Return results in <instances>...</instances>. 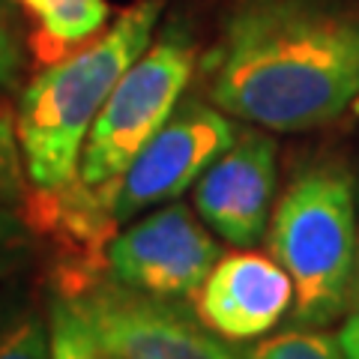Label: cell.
I'll return each mask as SVG.
<instances>
[{
    "label": "cell",
    "instance_id": "6da1fadb",
    "mask_svg": "<svg viewBox=\"0 0 359 359\" xmlns=\"http://www.w3.org/2000/svg\"><path fill=\"white\" fill-rule=\"evenodd\" d=\"M210 99L233 120L309 132L359 99V9L237 0L207 57Z\"/></svg>",
    "mask_w": 359,
    "mask_h": 359
},
{
    "label": "cell",
    "instance_id": "7a4b0ae2",
    "mask_svg": "<svg viewBox=\"0 0 359 359\" xmlns=\"http://www.w3.org/2000/svg\"><path fill=\"white\" fill-rule=\"evenodd\" d=\"M165 0H138L87 48L66 54L25 87L15 135L27 183L57 195L78 177L90 126L114 93L123 72L150 48Z\"/></svg>",
    "mask_w": 359,
    "mask_h": 359
},
{
    "label": "cell",
    "instance_id": "3957f363",
    "mask_svg": "<svg viewBox=\"0 0 359 359\" xmlns=\"http://www.w3.org/2000/svg\"><path fill=\"white\" fill-rule=\"evenodd\" d=\"M266 245L294 282L297 327L341 320L359 287V228L351 174L332 162L297 174L269 216Z\"/></svg>",
    "mask_w": 359,
    "mask_h": 359
},
{
    "label": "cell",
    "instance_id": "277c9868",
    "mask_svg": "<svg viewBox=\"0 0 359 359\" xmlns=\"http://www.w3.org/2000/svg\"><path fill=\"white\" fill-rule=\"evenodd\" d=\"M108 359H245L186 299H159L111 276H66L51 299Z\"/></svg>",
    "mask_w": 359,
    "mask_h": 359
},
{
    "label": "cell",
    "instance_id": "5b68a950",
    "mask_svg": "<svg viewBox=\"0 0 359 359\" xmlns=\"http://www.w3.org/2000/svg\"><path fill=\"white\" fill-rule=\"evenodd\" d=\"M237 138V123L222 108L204 102L177 105L117 180L102 189H63L69 192L66 219L75 228L123 224L150 207L177 201Z\"/></svg>",
    "mask_w": 359,
    "mask_h": 359
},
{
    "label": "cell",
    "instance_id": "8992f818",
    "mask_svg": "<svg viewBox=\"0 0 359 359\" xmlns=\"http://www.w3.org/2000/svg\"><path fill=\"white\" fill-rule=\"evenodd\" d=\"M195 69L192 39L171 30L135 60L87 132L75 189H102L117 180L144 144L177 111Z\"/></svg>",
    "mask_w": 359,
    "mask_h": 359
},
{
    "label": "cell",
    "instance_id": "52a82bcc",
    "mask_svg": "<svg viewBox=\"0 0 359 359\" xmlns=\"http://www.w3.org/2000/svg\"><path fill=\"white\" fill-rule=\"evenodd\" d=\"M216 264L219 243L192 210L174 201L132 222L105 245L108 276L159 299L198 297Z\"/></svg>",
    "mask_w": 359,
    "mask_h": 359
},
{
    "label": "cell",
    "instance_id": "ba28073f",
    "mask_svg": "<svg viewBox=\"0 0 359 359\" xmlns=\"http://www.w3.org/2000/svg\"><path fill=\"white\" fill-rule=\"evenodd\" d=\"M276 195V141L245 132L195 183V210L224 243L252 249L266 237Z\"/></svg>",
    "mask_w": 359,
    "mask_h": 359
},
{
    "label": "cell",
    "instance_id": "9c48e42d",
    "mask_svg": "<svg viewBox=\"0 0 359 359\" xmlns=\"http://www.w3.org/2000/svg\"><path fill=\"white\" fill-rule=\"evenodd\" d=\"M294 309V282L276 257L237 252L219 257L198 290V314L231 341H252L276 330Z\"/></svg>",
    "mask_w": 359,
    "mask_h": 359
},
{
    "label": "cell",
    "instance_id": "30bf717a",
    "mask_svg": "<svg viewBox=\"0 0 359 359\" xmlns=\"http://www.w3.org/2000/svg\"><path fill=\"white\" fill-rule=\"evenodd\" d=\"M36 21V48L45 60H60L63 51L93 39L108 25V0H21Z\"/></svg>",
    "mask_w": 359,
    "mask_h": 359
},
{
    "label": "cell",
    "instance_id": "8fae6325",
    "mask_svg": "<svg viewBox=\"0 0 359 359\" xmlns=\"http://www.w3.org/2000/svg\"><path fill=\"white\" fill-rule=\"evenodd\" d=\"M0 359H51L48 309L27 294L0 297Z\"/></svg>",
    "mask_w": 359,
    "mask_h": 359
},
{
    "label": "cell",
    "instance_id": "7c38bea8",
    "mask_svg": "<svg viewBox=\"0 0 359 359\" xmlns=\"http://www.w3.org/2000/svg\"><path fill=\"white\" fill-rule=\"evenodd\" d=\"M245 359H347L339 332L320 327H294L245 351Z\"/></svg>",
    "mask_w": 359,
    "mask_h": 359
},
{
    "label": "cell",
    "instance_id": "4fadbf2b",
    "mask_svg": "<svg viewBox=\"0 0 359 359\" xmlns=\"http://www.w3.org/2000/svg\"><path fill=\"white\" fill-rule=\"evenodd\" d=\"M36 255L33 231L18 207H0V285L30 266Z\"/></svg>",
    "mask_w": 359,
    "mask_h": 359
},
{
    "label": "cell",
    "instance_id": "5bb4252c",
    "mask_svg": "<svg viewBox=\"0 0 359 359\" xmlns=\"http://www.w3.org/2000/svg\"><path fill=\"white\" fill-rule=\"evenodd\" d=\"M27 192L25 159H21L15 123L0 111V207H18Z\"/></svg>",
    "mask_w": 359,
    "mask_h": 359
},
{
    "label": "cell",
    "instance_id": "9a60e30c",
    "mask_svg": "<svg viewBox=\"0 0 359 359\" xmlns=\"http://www.w3.org/2000/svg\"><path fill=\"white\" fill-rule=\"evenodd\" d=\"M48 327H51V359H108L90 347L84 332L54 302H48Z\"/></svg>",
    "mask_w": 359,
    "mask_h": 359
},
{
    "label": "cell",
    "instance_id": "2e32d148",
    "mask_svg": "<svg viewBox=\"0 0 359 359\" xmlns=\"http://www.w3.org/2000/svg\"><path fill=\"white\" fill-rule=\"evenodd\" d=\"M21 69H25V54H21L18 33L9 21L4 4H0V90H15L21 81Z\"/></svg>",
    "mask_w": 359,
    "mask_h": 359
},
{
    "label": "cell",
    "instance_id": "e0dca14e",
    "mask_svg": "<svg viewBox=\"0 0 359 359\" xmlns=\"http://www.w3.org/2000/svg\"><path fill=\"white\" fill-rule=\"evenodd\" d=\"M339 339H341V347H344L347 359H359V287H356V299H353L351 311L344 314Z\"/></svg>",
    "mask_w": 359,
    "mask_h": 359
}]
</instances>
